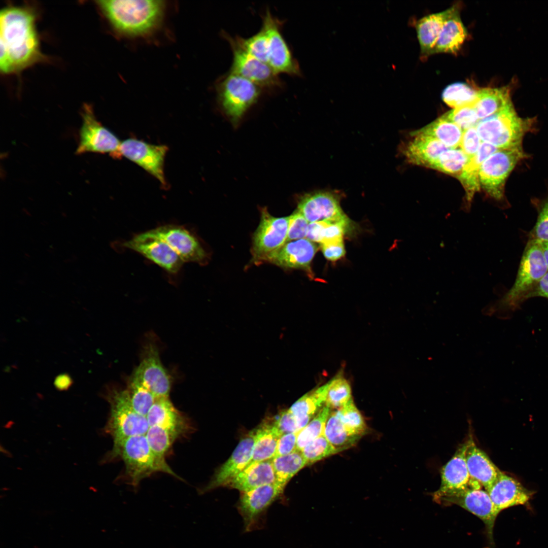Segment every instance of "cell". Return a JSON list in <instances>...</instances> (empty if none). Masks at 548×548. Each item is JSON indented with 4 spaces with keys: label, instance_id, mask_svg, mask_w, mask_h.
<instances>
[{
    "label": "cell",
    "instance_id": "8992f818",
    "mask_svg": "<svg viewBox=\"0 0 548 548\" xmlns=\"http://www.w3.org/2000/svg\"><path fill=\"white\" fill-rule=\"evenodd\" d=\"M105 397L110 406L105 431L112 436L114 444L130 436L146 435L149 428L147 418L134 410L126 389L109 386Z\"/></svg>",
    "mask_w": 548,
    "mask_h": 548
},
{
    "label": "cell",
    "instance_id": "816d5d0a",
    "mask_svg": "<svg viewBox=\"0 0 548 548\" xmlns=\"http://www.w3.org/2000/svg\"><path fill=\"white\" fill-rule=\"evenodd\" d=\"M298 433H286L280 436L275 457L288 455L297 450Z\"/></svg>",
    "mask_w": 548,
    "mask_h": 548
},
{
    "label": "cell",
    "instance_id": "7a4b0ae2",
    "mask_svg": "<svg viewBox=\"0 0 548 548\" xmlns=\"http://www.w3.org/2000/svg\"><path fill=\"white\" fill-rule=\"evenodd\" d=\"M96 5L117 34L127 38L146 37L161 25L166 5L163 1H96Z\"/></svg>",
    "mask_w": 548,
    "mask_h": 548
},
{
    "label": "cell",
    "instance_id": "bcb514c9",
    "mask_svg": "<svg viewBox=\"0 0 548 548\" xmlns=\"http://www.w3.org/2000/svg\"><path fill=\"white\" fill-rule=\"evenodd\" d=\"M533 203L537 211L536 223L529 233V238L548 242V195L541 200L535 199Z\"/></svg>",
    "mask_w": 548,
    "mask_h": 548
},
{
    "label": "cell",
    "instance_id": "7402d4cb",
    "mask_svg": "<svg viewBox=\"0 0 548 548\" xmlns=\"http://www.w3.org/2000/svg\"><path fill=\"white\" fill-rule=\"evenodd\" d=\"M317 249L315 243L307 238L289 241L269 255L264 261L283 268L310 270L311 263Z\"/></svg>",
    "mask_w": 548,
    "mask_h": 548
},
{
    "label": "cell",
    "instance_id": "e575fe53",
    "mask_svg": "<svg viewBox=\"0 0 548 548\" xmlns=\"http://www.w3.org/2000/svg\"><path fill=\"white\" fill-rule=\"evenodd\" d=\"M323 434L338 452L354 446L362 437L349 431L338 418L335 411L332 410L326 422Z\"/></svg>",
    "mask_w": 548,
    "mask_h": 548
},
{
    "label": "cell",
    "instance_id": "f546056e",
    "mask_svg": "<svg viewBox=\"0 0 548 548\" xmlns=\"http://www.w3.org/2000/svg\"><path fill=\"white\" fill-rule=\"evenodd\" d=\"M327 384L307 393L288 409L294 416L300 430L303 428L325 405Z\"/></svg>",
    "mask_w": 548,
    "mask_h": 548
},
{
    "label": "cell",
    "instance_id": "8d00e7d4",
    "mask_svg": "<svg viewBox=\"0 0 548 548\" xmlns=\"http://www.w3.org/2000/svg\"><path fill=\"white\" fill-rule=\"evenodd\" d=\"M468 160V157L460 148H450L442 152L429 168L449 175H456L457 177Z\"/></svg>",
    "mask_w": 548,
    "mask_h": 548
},
{
    "label": "cell",
    "instance_id": "c3c4849f",
    "mask_svg": "<svg viewBox=\"0 0 548 548\" xmlns=\"http://www.w3.org/2000/svg\"><path fill=\"white\" fill-rule=\"evenodd\" d=\"M309 223L297 210L289 216L287 242L304 238L306 236Z\"/></svg>",
    "mask_w": 548,
    "mask_h": 548
},
{
    "label": "cell",
    "instance_id": "f1b7e54d",
    "mask_svg": "<svg viewBox=\"0 0 548 548\" xmlns=\"http://www.w3.org/2000/svg\"><path fill=\"white\" fill-rule=\"evenodd\" d=\"M499 149L485 142H482L475 155L469 159L460 174L457 177L466 193V209L470 208L476 192L481 188L479 173L484 161Z\"/></svg>",
    "mask_w": 548,
    "mask_h": 548
},
{
    "label": "cell",
    "instance_id": "ab89813d",
    "mask_svg": "<svg viewBox=\"0 0 548 548\" xmlns=\"http://www.w3.org/2000/svg\"><path fill=\"white\" fill-rule=\"evenodd\" d=\"M477 91L464 83L457 82L448 86L443 91L442 98L448 106L454 108L473 106Z\"/></svg>",
    "mask_w": 548,
    "mask_h": 548
},
{
    "label": "cell",
    "instance_id": "9a60e30c",
    "mask_svg": "<svg viewBox=\"0 0 548 548\" xmlns=\"http://www.w3.org/2000/svg\"><path fill=\"white\" fill-rule=\"evenodd\" d=\"M119 245L141 254L171 275L177 274L184 263L167 244L149 230L135 234Z\"/></svg>",
    "mask_w": 548,
    "mask_h": 548
},
{
    "label": "cell",
    "instance_id": "6da1fadb",
    "mask_svg": "<svg viewBox=\"0 0 548 548\" xmlns=\"http://www.w3.org/2000/svg\"><path fill=\"white\" fill-rule=\"evenodd\" d=\"M37 15L28 6H8L0 12V70L19 73L46 57L41 50Z\"/></svg>",
    "mask_w": 548,
    "mask_h": 548
},
{
    "label": "cell",
    "instance_id": "277c9868",
    "mask_svg": "<svg viewBox=\"0 0 548 548\" xmlns=\"http://www.w3.org/2000/svg\"><path fill=\"white\" fill-rule=\"evenodd\" d=\"M535 118L518 115L510 102L495 114L480 120L475 128L482 142L499 149L522 147L524 136L535 130Z\"/></svg>",
    "mask_w": 548,
    "mask_h": 548
},
{
    "label": "cell",
    "instance_id": "d4e9b609",
    "mask_svg": "<svg viewBox=\"0 0 548 548\" xmlns=\"http://www.w3.org/2000/svg\"><path fill=\"white\" fill-rule=\"evenodd\" d=\"M412 140L405 147L403 154L412 164L429 167L443 152L449 148L431 136L411 133Z\"/></svg>",
    "mask_w": 548,
    "mask_h": 548
},
{
    "label": "cell",
    "instance_id": "ac0fdd59",
    "mask_svg": "<svg viewBox=\"0 0 548 548\" xmlns=\"http://www.w3.org/2000/svg\"><path fill=\"white\" fill-rule=\"evenodd\" d=\"M131 377L148 388L156 398L169 396L171 378L163 366L158 349L154 344L146 345L141 360Z\"/></svg>",
    "mask_w": 548,
    "mask_h": 548
},
{
    "label": "cell",
    "instance_id": "4dcf8cb0",
    "mask_svg": "<svg viewBox=\"0 0 548 548\" xmlns=\"http://www.w3.org/2000/svg\"><path fill=\"white\" fill-rule=\"evenodd\" d=\"M255 440L250 463L272 459L281 435L273 421H265L254 429ZM249 463V464H250Z\"/></svg>",
    "mask_w": 548,
    "mask_h": 548
},
{
    "label": "cell",
    "instance_id": "83f0119b",
    "mask_svg": "<svg viewBox=\"0 0 548 548\" xmlns=\"http://www.w3.org/2000/svg\"><path fill=\"white\" fill-rule=\"evenodd\" d=\"M275 482L276 476L270 459L249 464L227 486L242 492Z\"/></svg>",
    "mask_w": 548,
    "mask_h": 548
},
{
    "label": "cell",
    "instance_id": "484cf974",
    "mask_svg": "<svg viewBox=\"0 0 548 548\" xmlns=\"http://www.w3.org/2000/svg\"><path fill=\"white\" fill-rule=\"evenodd\" d=\"M467 36V30L461 21L458 8L454 6L451 8L450 13L442 25L432 54L457 52Z\"/></svg>",
    "mask_w": 548,
    "mask_h": 548
},
{
    "label": "cell",
    "instance_id": "52a82bcc",
    "mask_svg": "<svg viewBox=\"0 0 548 548\" xmlns=\"http://www.w3.org/2000/svg\"><path fill=\"white\" fill-rule=\"evenodd\" d=\"M216 91L223 111L232 121H237L257 101L262 88L249 80L229 72L219 79Z\"/></svg>",
    "mask_w": 548,
    "mask_h": 548
},
{
    "label": "cell",
    "instance_id": "9c48e42d",
    "mask_svg": "<svg viewBox=\"0 0 548 548\" xmlns=\"http://www.w3.org/2000/svg\"><path fill=\"white\" fill-rule=\"evenodd\" d=\"M433 499L445 505L456 504L477 517L484 523L488 537L492 543L493 532L499 515L488 492L470 483L466 488L447 492H435Z\"/></svg>",
    "mask_w": 548,
    "mask_h": 548
},
{
    "label": "cell",
    "instance_id": "e0dca14e",
    "mask_svg": "<svg viewBox=\"0 0 548 548\" xmlns=\"http://www.w3.org/2000/svg\"><path fill=\"white\" fill-rule=\"evenodd\" d=\"M154 235L167 244L184 262L204 264L208 254L195 233L187 227L166 224L149 230Z\"/></svg>",
    "mask_w": 548,
    "mask_h": 548
},
{
    "label": "cell",
    "instance_id": "3957f363",
    "mask_svg": "<svg viewBox=\"0 0 548 548\" xmlns=\"http://www.w3.org/2000/svg\"><path fill=\"white\" fill-rule=\"evenodd\" d=\"M547 271L539 241L528 239L513 285L488 309L489 312L505 313L519 309Z\"/></svg>",
    "mask_w": 548,
    "mask_h": 548
},
{
    "label": "cell",
    "instance_id": "d6a6232c",
    "mask_svg": "<svg viewBox=\"0 0 548 548\" xmlns=\"http://www.w3.org/2000/svg\"><path fill=\"white\" fill-rule=\"evenodd\" d=\"M451 11H444L426 16L416 24V30L421 52L423 55L432 54L442 25Z\"/></svg>",
    "mask_w": 548,
    "mask_h": 548
},
{
    "label": "cell",
    "instance_id": "ba28073f",
    "mask_svg": "<svg viewBox=\"0 0 548 548\" xmlns=\"http://www.w3.org/2000/svg\"><path fill=\"white\" fill-rule=\"evenodd\" d=\"M528 156L522 147L499 149L489 156L481 166V187L494 200H503L507 178L517 164Z\"/></svg>",
    "mask_w": 548,
    "mask_h": 548
},
{
    "label": "cell",
    "instance_id": "681fc988",
    "mask_svg": "<svg viewBox=\"0 0 548 548\" xmlns=\"http://www.w3.org/2000/svg\"><path fill=\"white\" fill-rule=\"evenodd\" d=\"M481 142L475 127H472L463 131L460 147L469 159L478 151Z\"/></svg>",
    "mask_w": 548,
    "mask_h": 548
},
{
    "label": "cell",
    "instance_id": "603a6c76",
    "mask_svg": "<svg viewBox=\"0 0 548 548\" xmlns=\"http://www.w3.org/2000/svg\"><path fill=\"white\" fill-rule=\"evenodd\" d=\"M466 442L465 459L470 480L480 484L486 490L501 471L488 456L477 447L472 435H469Z\"/></svg>",
    "mask_w": 548,
    "mask_h": 548
},
{
    "label": "cell",
    "instance_id": "5b68a950",
    "mask_svg": "<svg viewBox=\"0 0 548 548\" xmlns=\"http://www.w3.org/2000/svg\"><path fill=\"white\" fill-rule=\"evenodd\" d=\"M117 457L123 461L126 475L130 484L133 486H136L144 478L159 471L181 478L165 460H162L155 455L146 435L130 436L114 444L109 459Z\"/></svg>",
    "mask_w": 548,
    "mask_h": 548
},
{
    "label": "cell",
    "instance_id": "44dd1931",
    "mask_svg": "<svg viewBox=\"0 0 548 548\" xmlns=\"http://www.w3.org/2000/svg\"><path fill=\"white\" fill-rule=\"evenodd\" d=\"M486 491L499 513L509 507L527 504L534 494L518 481L501 471Z\"/></svg>",
    "mask_w": 548,
    "mask_h": 548
},
{
    "label": "cell",
    "instance_id": "30bf717a",
    "mask_svg": "<svg viewBox=\"0 0 548 548\" xmlns=\"http://www.w3.org/2000/svg\"><path fill=\"white\" fill-rule=\"evenodd\" d=\"M82 124L79 131V143L76 154L87 152L109 153L118 158L121 144L118 137L96 118L92 107L87 104L81 112Z\"/></svg>",
    "mask_w": 548,
    "mask_h": 548
},
{
    "label": "cell",
    "instance_id": "f907efd6",
    "mask_svg": "<svg viewBox=\"0 0 548 548\" xmlns=\"http://www.w3.org/2000/svg\"><path fill=\"white\" fill-rule=\"evenodd\" d=\"M274 424L281 435L283 434L299 432L297 421L289 409L282 411L274 421Z\"/></svg>",
    "mask_w": 548,
    "mask_h": 548
},
{
    "label": "cell",
    "instance_id": "cb8c5ba5",
    "mask_svg": "<svg viewBox=\"0 0 548 548\" xmlns=\"http://www.w3.org/2000/svg\"><path fill=\"white\" fill-rule=\"evenodd\" d=\"M146 418L149 427L159 426L176 433L179 436L189 430L186 419L175 408L169 396L156 398Z\"/></svg>",
    "mask_w": 548,
    "mask_h": 548
},
{
    "label": "cell",
    "instance_id": "d590c367",
    "mask_svg": "<svg viewBox=\"0 0 548 548\" xmlns=\"http://www.w3.org/2000/svg\"><path fill=\"white\" fill-rule=\"evenodd\" d=\"M276 476V483L282 487L299 471L306 465L307 461L301 451L298 450L288 455L275 457L272 459Z\"/></svg>",
    "mask_w": 548,
    "mask_h": 548
},
{
    "label": "cell",
    "instance_id": "f6af8a7d",
    "mask_svg": "<svg viewBox=\"0 0 548 548\" xmlns=\"http://www.w3.org/2000/svg\"><path fill=\"white\" fill-rule=\"evenodd\" d=\"M301 452L307 461V465L339 453L324 434L307 444L301 450Z\"/></svg>",
    "mask_w": 548,
    "mask_h": 548
},
{
    "label": "cell",
    "instance_id": "d6986e66",
    "mask_svg": "<svg viewBox=\"0 0 548 548\" xmlns=\"http://www.w3.org/2000/svg\"><path fill=\"white\" fill-rule=\"evenodd\" d=\"M297 208L309 223L335 222L347 218L335 195L327 192L304 195L300 199Z\"/></svg>",
    "mask_w": 548,
    "mask_h": 548
},
{
    "label": "cell",
    "instance_id": "1f68e13d",
    "mask_svg": "<svg viewBox=\"0 0 548 548\" xmlns=\"http://www.w3.org/2000/svg\"><path fill=\"white\" fill-rule=\"evenodd\" d=\"M511 102L508 87L487 88L477 91L473 107L480 120L499 112Z\"/></svg>",
    "mask_w": 548,
    "mask_h": 548
},
{
    "label": "cell",
    "instance_id": "74e56055",
    "mask_svg": "<svg viewBox=\"0 0 548 548\" xmlns=\"http://www.w3.org/2000/svg\"><path fill=\"white\" fill-rule=\"evenodd\" d=\"M131 404L139 414L146 417L156 397L143 384L131 377L125 388Z\"/></svg>",
    "mask_w": 548,
    "mask_h": 548
},
{
    "label": "cell",
    "instance_id": "11a10c76",
    "mask_svg": "<svg viewBox=\"0 0 548 548\" xmlns=\"http://www.w3.org/2000/svg\"><path fill=\"white\" fill-rule=\"evenodd\" d=\"M534 297H541L548 299V271L530 293L528 299Z\"/></svg>",
    "mask_w": 548,
    "mask_h": 548
},
{
    "label": "cell",
    "instance_id": "836d02e7",
    "mask_svg": "<svg viewBox=\"0 0 548 548\" xmlns=\"http://www.w3.org/2000/svg\"><path fill=\"white\" fill-rule=\"evenodd\" d=\"M413 132L431 136L448 148L455 149L460 147L463 131L442 115L422 129Z\"/></svg>",
    "mask_w": 548,
    "mask_h": 548
},
{
    "label": "cell",
    "instance_id": "4316f807",
    "mask_svg": "<svg viewBox=\"0 0 548 548\" xmlns=\"http://www.w3.org/2000/svg\"><path fill=\"white\" fill-rule=\"evenodd\" d=\"M466 442L462 444L453 457L441 468V485L438 492H447L464 489L469 484L465 453Z\"/></svg>",
    "mask_w": 548,
    "mask_h": 548
},
{
    "label": "cell",
    "instance_id": "ee69618b",
    "mask_svg": "<svg viewBox=\"0 0 548 548\" xmlns=\"http://www.w3.org/2000/svg\"><path fill=\"white\" fill-rule=\"evenodd\" d=\"M335 412L349 431L361 436L365 434L367 428L366 424L352 398L345 406L337 409Z\"/></svg>",
    "mask_w": 548,
    "mask_h": 548
},
{
    "label": "cell",
    "instance_id": "7bdbcfd3",
    "mask_svg": "<svg viewBox=\"0 0 548 548\" xmlns=\"http://www.w3.org/2000/svg\"><path fill=\"white\" fill-rule=\"evenodd\" d=\"M233 38L245 51L268 64V40L265 31L262 27L258 32L248 38L240 36Z\"/></svg>",
    "mask_w": 548,
    "mask_h": 548
},
{
    "label": "cell",
    "instance_id": "db71d44e",
    "mask_svg": "<svg viewBox=\"0 0 548 548\" xmlns=\"http://www.w3.org/2000/svg\"><path fill=\"white\" fill-rule=\"evenodd\" d=\"M323 222L309 223L306 238L314 242L321 243L322 240V230Z\"/></svg>",
    "mask_w": 548,
    "mask_h": 548
},
{
    "label": "cell",
    "instance_id": "7c38bea8",
    "mask_svg": "<svg viewBox=\"0 0 548 548\" xmlns=\"http://www.w3.org/2000/svg\"><path fill=\"white\" fill-rule=\"evenodd\" d=\"M222 36L228 42L233 54L232 62L229 72L245 78L262 89H274L281 88L283 82L271 67L256 58L236 42L233 37L223 31Z\"/></svg>",
    "mask_w": 548,
    "mask_h": 548
},
{
    "label": "cell",
    "instance_id": "f35d334b",
    "mask_svg": "<svg viewBox=\"0 0 548 548\" xmlns=\"http://www.w3.org/2000/svg\"><path fill=\"white\" fill-rule=\"evenodd\" d=\"M332 409L324 405L298 433L297 450H301L311 441L324 434L327 420Z\"/></svg>",
    "mask_w": 548,
    "mask_h": 548
},
{
    "label": "cell",
    "instance_id": "f5cc1de1",
    "mask_svg": "<svg viewBox=\"0 0 548 548\" xmlns=\"http://www.w3.org/2000/svg\"><path fill=\"white\" fill-rule=\"evenodd\" d=\"M321 247L325 257L331 261L340 259L346 253L342 239L322 243Z\"/></svg>",
    "mask_w": 548,
    "mask_h": 548
},
{
    "label": "cell",
    "instance_id": "2e32d148",
    "mask_svg": "<svg viewBox=\"0 0 548 548\" xmlns=\"http://www.w3.org/2000/svg\"><path fill=\"white\" fill-rule=\"evenodd\" d=\"M167 151L166 145H154L135 138H128L121 143L118 158L124 156L134 162L165 187L164 164Z\"/></svg>",
    "mask_w": 548,
    "mask_h": 548
},
{
    "label": "cell",
    "instance_id": "9f6ffc18",
    "mask_svg": "<svg viewBox=\"0 0 548 548\" xmlns=\"http://www.w3.org/2000/svg\"><path fill=\"white\" fill-rule=\"evenodd\" d=\"M71 384V378L67 374L60 375L55 381L56 387L60 390L67 389Z\"/></svg>",
    "mask_w": 548,
    "mask_h": 548
},
{
    "label": "cell",
    "instance_id": "ffe728a7",
    "mask_svg": "<svg viewBox=\"0 0 548 548\" xmlns=\"http://www.w3.org/2000/svg\"><path fill=\"white\" fill-rule=\"evenodd\" d=\"M255 440L254 429L243 438L228 459L216 471L211 481L201 492L227 486L250 463Z\"/></svg>",
    "mask_w": 548,
    "mask_h": 548
},
{
    "label": "cell",
    "instance_id": "8fae6325",
    "mask_svg": "<svg viewBox=\"0 0 548 548\" xmlns=\"http://www.w3.org/2000/svg\"><path fill=\"white\" fill-rule=\"evenodd\" d=\"M261 16L262 27L268 40V64L278 75L283 73L300 76L299 64L281 31L284 22L273 16L268 9Z\"/></svg>",
    "mask_w": 548,
    "mask_h": 548
},
{
    "label": "cell",
    "instance_id": "6f0895ef",
    "mask_svg": "<svg viewBox=\"0 0 548 548\" xmlns=\"http://www.w3.org/2000/svg\"><path fill=\"white\" fill-rule=\"evenodd\" d=\"M539 243L542 251L543 257L548 268V242L539 241Z\"/></svg>",
    "mask_w": 548,
    "mask_h": 548
},
{
    "label": "cell",
    "instance_id": "b9f144b4",
    "mask_svg": "<svg viewBox=\"0 0 548 548\" xmlns=\"http://www.w3.org/2000/svg\"><path fill=\"white\" fill-rule=\"evenodd\" d=\"M153 453L162 460L175 440L179 437L176 433L157 426L149 427L146 434Z\"/></svg>",
    "mask_w": 548,
    "mask_h": 548
},
{
    "label": "cell",
    "instance_id": "60d3db41",
    "mask_svg": "<svg viewBox=\"0 0 548 548\" xmlns=\"http://www.w3.org/2000/svg\"><path fill=\"white\" fill-rule=\"evenodd\" d=\"M326 384L325 405L331 409L342 407L352 398L349 383L341 374L336 375Z\"/></svg>",
    "mask_w": 548,
    "mask_h": 548
},
{
    "label": "cell",
    "instance_id": "4fadbf2b",
    "mask_svg": "<svg viewBox=\"0 0 548 548\" xmlns=\"http://www.w3.org/2000/svg\"><path fill=\"white\" fill-rule=\"evenodd\" d=\"M284 488L275 483L242 492L237 504L238 511L244 522L246 532L261 528L269 506L284 492Z\"/></svg>",
    "mask_w": 548,
    "mask_h": 548
},
{
    "label": "cell",
    "instance_id": "5bb4252c",
    "mask_svg": "<svg viewBox=\"0 0 548 548\" xmlns=\"http://www.w3.org/2000/svg\"><path fill=\"white\" fill-rule=\"evenodd\" d=\"M288 228L289 217H275L266 208H262L260 221L253 237V260L264 261L280 249L287 242Z\"/></svg>",
    "mask_w": 548,
    "mask_h": 548
},
{
    "label": "cell",
    "instance_id": "7dc6e473",
    "mask_svg": "<svg viewBox=\"0 0 548 548\" xmlns=\"http://www.w3.org/2000/svg\"><path fill=\"white\" fill-rule=\"evenodd\" d=\"M443 115L463 131L475 127L480 120L473 106L471 105L454 108Z\"/></svg>",
    "mask_w": 548,
    "mask_h": 548
}]
</instances>
